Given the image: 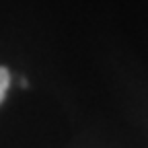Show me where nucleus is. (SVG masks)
Segmentation results:
<instances>
[{
	"instance_id": "f257e3e1",
	"label": "nucleus",
	"mask_w": 148,
	"mask_h": 148,
	"mask_svg": "<svg viewBox=\"0 0 148 148\" xmlns=\"http://www.w3.org/2000/svg\"><path fill=\"white\" fill-rule=\"evenodd\" d=\"M8 86H10V72H8L4 66H0V103L4 101Z\"/></svg>"
}]
</instances>
